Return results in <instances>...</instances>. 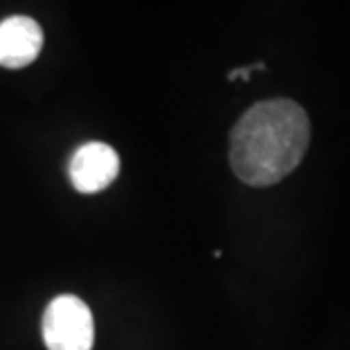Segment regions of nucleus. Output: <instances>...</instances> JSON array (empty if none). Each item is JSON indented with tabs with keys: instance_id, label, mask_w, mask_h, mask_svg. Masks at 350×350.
Here are the masks:
<instances>
[{
	"instance_id": "1",
	"label": "nucleus",
	"mask_w": 350,
	"mask_h": 350,
	"mask_svg": "<svg viewBox=\"0 0 350 350\" xmlns=\"http://www.w3.org/2000/svg\"><path fill=\"white\" fill-rule=\"evenodd\" d=\"M310 137L308 113L296 101H259L241 115L232 131V170L251 187L275 185L298 167Z\"/></svg>"
},
{
	"instance_id": "2",
	"label": "nucleus",
	"mask_w": 350,
	"mask_h": 350,
	"mask_svg": "<svg viewBox=\"0 0 350 350\" xmlns=\"http://www.w3.org/2000/svg\"><path fill=\"white\" fill-rule=\"evenodd\" d=\"M43 340L49 350H92L94 315L72 294L57 296L43 313Z\"/></svg>"
},
{
	"instance_id": "3",
	"label": "nucleus",
	"mask_w": 350,
	"mask_h": 350,
	"mask_svg": "<svg viewBox=\"0 0 350 350\" xmlns=\"http://www.w3.org/2000/svg\"><path fill=\"white\" fill-rule=\"evenodd\" d=\"M119 174V156L109 144L88 142L72 154L68 175L72 187L82 195H96L107 189Z\"/></svg>"
},
{
	"instance_id": "4",
	"label": "nucleus",
	"mask_w": 350,
	"mask_h": 350,
	"mask_svg": "<svg viewBox=\"0 0 350 350\" xmlns=\"http://www.w3.org/2000/svg\"><path fill=\"white\" fill-rule=\"evenodd\" d=\"M43 47L41 25L27 16H10L0 22V66L24 68Z\"/></svg>"
},
{
	"instance_id": "5",
	"label": "nucleus",
	"mask_w": 350,
	"mask_h": 350,
	"mask_svg": "<svg viewBox=\"0 0 350 350\" xmlns=\"http://www.w3.org/2000/svg\"><path fill=\"white\" fill-rule=\"evenodd\" d=\"M265 68H267V66L262 63L251 64V66H241V68H234V70L228 75V80H232V82H234V80H239V78H241V80H250V76L253 70H265Z\"/></svg>"
}]
</instances>
